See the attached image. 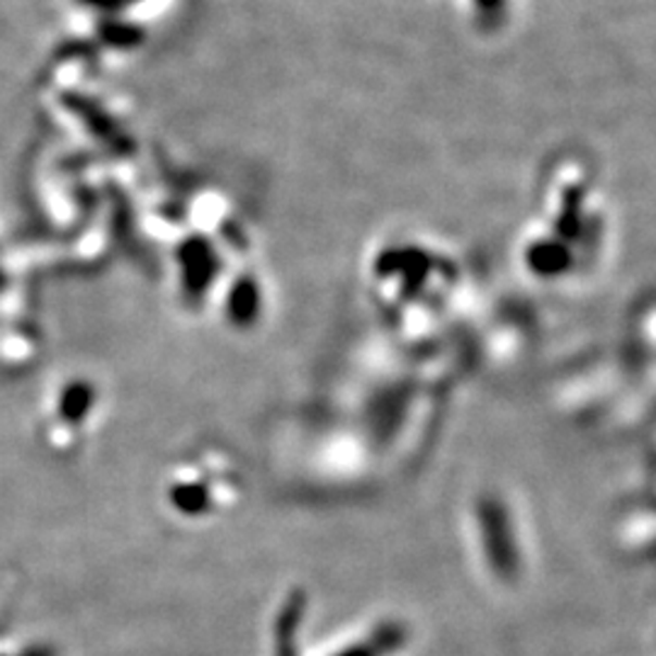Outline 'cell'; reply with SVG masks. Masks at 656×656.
<instances>
[{
	"label": "cell",
	"mask_w": 656,
	"mask_h": 656,
	"mask_svg": "<svg viewBox=\"0 0 656 656\" xmlns=\"http://www.w3.org/2000/svg\"><path fill=\"white\" fill-rule=\"evenodd\" d=\"M343 656H379V654H377V647H363V649H353L351 654H343Z\"/></svg>",
	"instance_id": "1"
}]
</instances>
